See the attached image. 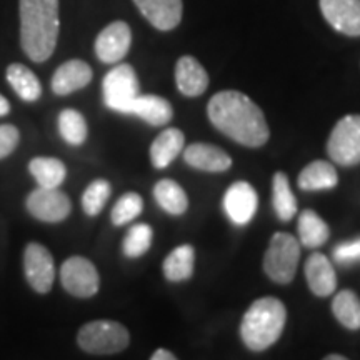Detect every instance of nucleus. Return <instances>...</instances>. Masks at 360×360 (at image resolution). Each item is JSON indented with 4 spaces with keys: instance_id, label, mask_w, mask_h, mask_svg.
Here are the masks:
<instances>
[{
    "instance_id": "27",
    "label": "nucleus",
    "mask_w": 360,
    "mask_h": 360,
    "mask_svg": "<svg viewBox=\"0 0 360 360\" xmlns=\"http://www.w3.org/2000/svg\"><path fill=\"white\" fill-rule=\"evenodd\" d=\"M272 205L278 220L289 222L297 214V199L287 174L277 172L272 180Z\"/></svg>"
},
{
    "instance_id": "32",
    "label": "nucleus",
    "mask_w": 360,
    "mask_h": 360,
    "mask_svg": "<svg viewBox=\"0 0 360 360\" xmlns=\"http://www.w3.org/2000/svg\"><path fill=\"white\" fill-rule=\"evenodd\" d=\"M142 209H143V200L139 193L135 192L124 193V195L117 200L114 209H112V214H110L112 224L117 225V227H120V225L132 222L135 217H139V215L142 214Z\"/></svg>"
},
{
    "instance_id": "15",
    "label": "nucleus",
    "mask_w": 360,
    "mask_h": 360,
    "mask_svg": "<svg viewBox=\"0 0 360 360\" xmlns=\"http://www.w3.org/2000/svg\"><path fill=\"white\" fill-rule=\"evenodd\" d=\"M184 160L202 172H225L232 167L231 155L212 143H192L184 150Z\"/></svg>"
},
{
    "instance_id": "37",
    "label": "nucleus",
    "mask_w": 360,
    "mask_h": 360,
    "mask_svg": "<svg viewBox=\"0 0 360 360\" xmlns=\"http://www.w3.org/2000/svg\"><path fill=\"white\" fill-rule=\"evenodd\" d=\"M323 360H349V359L344 357V355H339V354H330V355H327Z\"/></svg>"
},
{
    "instance_id": "36",
    "label": "nucleus",
    "mask_w": 360,
    "mask_h": 360,
    "mask_svg": "<svg viewBox=\"0 0 360 360\" xmlns=\"http://www.w3.org/2000/svg\"><path fill=\"white\" fill-rule=\"evenodd\" d=\"M11 112V103L4 96H0V117H6Z\"/></svg>"
},
{
    "instance_id": "1",
    "label": "nucleus",
    "mask_w": 360,
    "mask_h": 360,
    "mask_svg": "<svg viewBox=\"0 0 360 360\" xmlns=\"http://www.w3.org/2000/svg\"><path fill=\"white\" fill-rule=\"evenodd\" d=\"M207 114L215 129L240 146L257 148L270 137L264 112L249 96L237 90L215 94L207 105Z\"/></svg>"
},
{
    "instance_id": "6",
    "label": "nucleus",
    "mask_w": 360,
    "mask_h": 360,
    "mask_svg": "<svg viewBox=\"0 0 360 360\" xmlns=\"http://www.w3.org/2000/svg\"><path fill=\"white\" fill-rule=\"evenodd\" d=\"M327 152L332 162L342 167L360 164V115L342 117L332 129Z\"/></svg>"
},
{
    "instance_id": "35",
    "label": "nucleus",
    "mask_w": 360,
    "mask_h": 360,
    "mask_svg": "<svg viewBox=\"0 0 360 360\" xmlns=\"http://www.w3.org/2000/svg\"><path fill=\"white\" fill-rule=\"evenodd\" d=\"M150 360H179L175 355L167 349H159L155 350L154 355H152Z\"/></svg>"
},
{
    "instance_id": "31",
    "label": "nucleus",
    "mask_w": 360,
    "mask_h": 360,
    "mask_svg": "<svg viewBox=\"0 0 360 360\" xmlns=\"http://www.w3.org/2000/svg\"><path fill=\"white\" fill-rule=\"evenodd\" d=\"M112 192L110 184L105 179L94 180L90 186L85 188L82 195V209L89 217H96L103 210L107 200H109Z\"/></svg>"
},
{
    "instance_id": "4",
    "label": "nucleus",
    "mask_w": 360,
    "mask_h": 360,
    "mask_svg": "<svg viewBox=\"0 0 360 360\" xmlns=\"http://www.w3.org/2000/svg\"><path fill=\"white\" fill-rule=\"evenodd\" d=\"M77 344L87 354L112 355L129 347L130 334L122 323L115 321H94L80 328Z\"/></svg>"
},
{
    "instance_id": "22",
    "label": "nucleus",
    "mask_w": 360,
    "mask_h": 360,
    "mask_svg": "<svg viewBox=\"0 0 360 360\" xmlns=\"http://www.w3.org/2000/svg\"><path fill=\"white\" fill-rule=\"evenodd\" d=\"M193 262H195V250L192 245H179L164 260L162 270L169 282H186L193 276Z\"/></svg>"
},
{
    "instance_id": "21",
    "label": "nucleus",
    "mask_w": 360,
    "mask_h": 360,
    "mask_svg": "<svg viewBox=\"0 0 360 360\" xmlns=\"http://www.w3.org/2000/svg\"><path fill=\"white\" fill-rule=\"evenodd\" d=\"M339 184V175L330 162L314 160L299 175V187L302 191H330Z\"/></svg>"
},
{
    "instance_id": "20",
    "label": "nucleus",
    "mask_w": 360,
    "mask_h": 360,
    "mask_svg": "<svg viewBox=\"0 0 360 360\" xmlns=\"http://www.w3.org/2000/svg\"><path fill=\"white\" fill-rule=\"evenodd\" d=\"M186 135L179 129H165L157 135V139L150 146V160L155 169H167L184 150Z\"/></svg>"
},
{
    "instance_id": "9",
    "label": "nucleus",
    "mask_w": 360,
    "mask_h": 360,
    "mask_svg": "<svg viewBox=\"0 0 360 360\" xmlns=\"http://www.w3.org/2000/svg\"><path fill=\"white\" fill-rule=\"evenodd\" d=\"M27 210L37 220L49 224H57L70 215L72 202L64 192L58 188H44L30 192L25 200Z\"/></svg>"
},
{
    "instance_id": "14",
    "label": "nucleus",
    "mask_w": 360,
    "mask_h": 360,
    "mask_svg": "<svg viewBox=\"0 0 360 360\" xmlns=\"http://www.w3.org/2000/svg\"><path fill=\"white\" fill-rule=\"evenodd\" d=\"M134 4L157 30L167 32L182 20V0H134Z\"/></svg>"
},
{
    "instance_id": "11",
    "label": "nucleus",
    "mask_w": 360,
    "mask_h": 360,
    "mask_svg": "<svg viewBox=\"0 0 360 360\" xmlns=\"http://www.w3.org/2000/svg\"><path fill=\"white\" fill-rule=\"evenodd\" d=\"M259 209V197L249 182L238 180L227 188L224 195V210L231 222L247 225L255 217Z\"/></svg>"
},
{
    "instance_id": "18",
    "label": "nucleus",
    "mask_w": 360,
    "mask_h": 360,
    "mask_svg": "<svg viewBox=\"0 0 360 360\" xmlns=\"http://www.w3.org/2000/svg\"><path fill=\"white\" fill-rule=\"evenodd\" d=\"M92 80V69L87 62L74 60L65 62L56 70L52 77V90L57 96H69L77 90L87 87Z\"/></svg>"
},
{
    "instance_id": "28",
    "label": "nucleus",
    "mask_w": 360,
    "mask_h": 360,
    "mask_svg": "<svg viewBox=\"0 0 360 360\" xmlns=\"http://www.w3.org/2000/svg\"><path fill=\"white\" fill-rule=\"evenodd\" d=\"M332 312L349 330L360 328V299L352 290H340L332 300Z\"/></svg>"
},
{
    "instance_id": "10",
    "label": "nucleus",
    "mask_w": 360,
    "mask_h": 360,
    "mask_svg": "<svg viewBox=\"0 0 360 360\" xmlns=\"http://www.w3.org/2000/svg\"><path fill=\"white\" fill-rule=\"evenodd\" d=\"M24 274L29 285L39 294H47L56 278L52 254L42 244L30 242L24 250Z\"/></svg>"
},
{
    "instance_id": "34",
    "label": "nucleus",
    "mask_w": 360,
    "mask_h": 360,
    "mask_svg": "<svg viewBox=\"0 0 360 360\" xmlns=\"http://www.w3.org/2000/svg\"><path fill=\"white\" fill-rule=\"evenodd\" d=\"M20 134L17 127L11 124L0 125V160L6 159L19 146Z\"/></svg>"
},
{
    "instance_id": "2",
    "label": "nucleus",
    "mask_w": 360,
    "mask_h": 360,
    "mask_svg": "<svg viewBox=\"0 0 360 360\" xmlns=\"http://www.w3.org/2000/svg\"><path fill=\"white\" fill-rule=\"evenodd\" d=\"M20 44L32 62H45L58 39V0H20Z\"/></svg>"
},
{
    "instance_id": "8",
    "label": "nucleus",
    "mask_w": 360,
    "mask_h": 360,
    "mask_svg": "<svg viewBox=\"0 0 360 360\" xmlns=\"http://www.w3.org/2000/svg\"><path fill=\"white\" fill-rule=\"evenodd\" d=\"M60 281L62 287L69 294L80 299L94 297L101 287V277H98L96 265L80 255H74L62 264Z\"/></svg>"
},
{
    "instance_id": "17",
    "label": "nucleus",
    "mask_w": 360,
    "mask_h": 360,
    "mask_svg": "<svg viewBox=\"0 0 360 360\" xmlns=\"http://www.w3.org/2000/svg\"><path fill=\"white\" fill-rule=\"evenodd\" d=\"M305 278H307L309 289L317 297H328L335 292V269L323 254L315 252L307 259V262H305Z\"/></svg>"
},
{
    "instance_id": "30",
    "label": "nucleus",
    "mask_w": 360,
    "mask_h": 360,
    "mask_svg": "<svg viewBox=\"0 0 360 360\" xmlns=\"http://www.w3.org/2000/svg\"><path fill=\"white\" fill-rule=\"evenodd\" d=\"M152 237H154V232H152L150 225L137 224L134 225V227H130L127 236H125L122 242V252L125 257H142V255L150 249Z\"/></svg>"
},
{
    "instance_id": "24",
    "label": "nucleus",
    "mask_w": 360,
    "mask_h": 360,
    "mask_svg": "<svg viewBox=\"0 0 360 360\" xmlns=\"http://www.w3.org/2000/svg\"><path fill=\"white\" fill-rule=\"evenodd\" d=\"M297 231H299L300 244L307 249H317V247L323 245L330 236V229H328L326 220L314 210H304L300 214Z\"/></svg>"
},
{
    "instance_id": "7",
    "label": "nucleus",
    "mask_w": 360,
    "mask_h": 360,
    "mask_svg": "<svg viewBox=\"0 0 360 360\" xmlns=\"http://www.w3.org/2000/svg\"><path fill=\"white\" fill-rule=\"evenodd\" d=\"M102 90L103 103L110 110L125 114L130 103L141 96V85H139V79L134 67L129 64H120L114 67L103 77Z\"/></svg>"
},
{
    "instance_id": "5",
    "label": "nucleus",
    "mask_w": 360,
    "mask_h": 360,
    "mask_svg": "<svg viewBox=\"0 0 360 360\" xmlns=\"http://www.w3.org/2000/svg\"><path fill=\"white\" fill-rule=\"evenodd\" d=\"M300 260V244L292 233L277 232L272 237L264 257V270L270 281L290 283Z\"/></svg>"
},
{
    "instance_id": "29",
    "label": "nucleus",
    "mask_w": 360,
    "mask_h": 360,
    "mask_svg": "<svg viewBox=\"0 0 360 360\" xmlns=\"http://www.w3.org/2000/svg\"><path fill=\"white\" fill-rule=\"evenodd\" d=\"M58 132L70 146H82L87 139V122L75 109H65L58 115Z\"/></svg>"
},
{
    "instance_id": "26",
    "label": "nucleus",
    "mask_w": 360,
    "mask_h": 360,
    "mask_svg": "<svg viewBox=\"0 0 360 360\" xmlns=\"http://www.w3.org/2000/svg\"><path fill=\"white\" fill-rule=\"evenodd\" d=\"M154 197L157 204L162 210L170 215H182L186 214L188 207L187 193L177 182L170 179H164L155 184L154 187Z\"/></svg>"
},
{
    "instance_id": "16",
    "label": "nucleus",
    "mask_w": 360,
    "mask_h": 360,
    "mask_svg": "<svg viewBox=\"0 0 360 360\" xmlns=\"http://www.w3.org/2000/svg\"><path fill=\"white\" fill-rule=\"evenodd\" d=\"M175 84L186 97H199L209 87V75L197 58L184 56L175 65Z\"/></svg>"
},
{
    "instance_id": "33",
    "label": "nucleus",
    "mask_w": 360,
    "mask_h": 360,
    "mask_svg": "<svg viewBox=\"0 0 360 360\" xmlns=\"http://www.w3.org/2000/svg\"><path fill=\"white\" fill-rule=\"evenodd\" d=\"M334 260L340 265H352L360 262V237L337 245L334 249Z\"/></svg>"
},
{
    "instance_id": "3",
    "label": "nucleus",
    "mask_w": 360,
    "mask_h": 360,
    "mask_svg": "<svg viewBox=\"0 0 360 360\" xmlns=\"http://www.w3.org/2000/svg\"><path fill=\"white\" fill-rule=\"evenodd\" d=\"M287 322V309L277 297H262L247 310L240 323V337L252 352H264L281 339Z\"/></svg>"
},
{
    "instance_id": "13",
    "label": "nucleus",
    "mask_w": 360,
    "mask_h": 360,
    "mask_svg": "<svg viewBox=\"0 0 360 360\" xmlns=\"http://www.w3.org/2000/svg\"><path fill=\"white\" fill-rule=\"evenodd\" d=\"M321 12L337 32L360 37V0H319Z\"/></svg>"
},
{
    "instance_id": "19",
    "label": "nucleus",
    "mask_w": 360,
    "mask_h": 360,
    "mask_svg": "<svg viewBox=\"0 0 360 360\" xmlns=\"http://www.w3.org/2000/svg\"><path fill=\"white\" fill-rule=\"evenodd\" d=\"M125 115H137L143 122L160 127L169 124L174 117V109L169 101L159 96H139L130 103Z\"/></svg>"
},
{
    "instance_id": "12",
    "label": "nucleus",
    "mask_w": 360,
    "mask_h": 360,
    "mask_svg": "<svg viewBox=\"0 0 360 360\" xmlns=\"http://www.w3.org/2000/svg\"><path fill=\"white\" fill-rule=\"evenodd\" d=\"M130 44H132V32L125 22H112L97 35L96 53L98 60L103 64H117L127 56Z\"/></svg>"
},
{
    "instance_id": "23",
    "label": "nucleus",
    "mask_w": 360,
    "mask_h": 360,
    "mask_svg": "<svg viewBox=\"0 0 360 360\" xmlns=\"http://www.w3.org/2000/svg\"><path fill=\"white\" fill-rule=\"evenodd\" d=\"M29 172L32 174L39 187L44 188H58L67 177L64 162L53 157H35L30 160Z\"/></svg>"
},
{
    "instance_id": "25",
    "label": "nucleus",
    "mask_w": 360,
    "mask_h": 360,
    "mask_svg": "<svg viewBox=\"0 0 360 360\" xmlns=\"http://www.w3.org/2000/svg\"><path fill=\"white\" fill-rule=\"evenodd\" d=\"M7 80L11 87L22 101L35 102L42 96V85L37 75L22 64H12L7 67Z\"/></svg>"
}]
</instances>
